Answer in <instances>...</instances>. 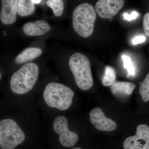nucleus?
<instances>
[{
    "label": "nucleus",
    "instance_id": "4468645a",
    "mask_svg": "<svg viewBox=\"0 0 149 149\" xmlns=\"http://www.w3.org/2000/svg\"><path fill=\"white\" fill-rule=\"evenodd\" d=\"M35 4L32 0H19L17 14L21 17H27L35 12Z\"/></svg>",
    "mask_w": 149,
    "mask_h": 149
},
{
    "label": "nucleus",
    "instance_id": "dca6fc26",
    "mask_svg": "<svg viewBox=\"0 0 149 149\" xmlns=\"http://www.w3.org/2000/svg\"><path fill=\"white\" fill-rule=\"evenodd\" d=\"M116 73L111 67L107 65L105 68L104 76L102 80V84L104 86H111L115 82Z\"/></svg>",
    "mask_w": 149,
    "mask_h": 149
},
{
    "label": "nucleus",
    "instance_id": "f8f14e48",
    "mask_svg": "<svg viewBox=\"0 0 149 149\" xmlns=\"http://www.w3.org/2000/svg\"><path fill=\"white\" fill-rule=\"evenodd\" d=\"M42 54V50L40 48H27L17 56L15 62L17 64H26L40 56Z\"/></svg>",
    "mask_w": 149,
    "mask_h": 149
},
{
    "label": "nucleus",
    "instance_id": "7ed1b4c3",
    "mask_svg": "<svg viewBox=\"0 0 149 149\" xmlns=\"http://www.w3.org/2000/svg\"><path fill=\"white\" fill-rule=\"evenodd\" d=\"M68 65L77 87L83 91L93 87V78L91 62L85 55L76 52L70 57Z\"/></svg>",
    "mask_w": 149,
    "mask_h": 149
},
{
    "label": "nucleus",
    "instance_id": "412c9836",
    "mask_svg": "<svg viewBox=\"0 0 149 149\" xmlns=\"http://www.w3.org/2000/svg\"><path fill=\"white\" fill-rule=\"evenodd\" d=\"M146 38L145 36H142V35L136 36L132 40V43L134 45H137L140 43L144 42L146 41Z\"/></svg>",
    "mask_w": 149,
    "mask_h": 149
},
{
    "label": "nucleus",
    "instance_id": "9b49d317",
    "mask_svg": "<svg viewBox=\"0 0 149 149\" xmlns=\"http://www.w3.org/2000/svg\"><path fill=\"white\" fill-rule=\"evenodd\" d=\"M51 29L49 24L45 20L42 19L26 22L22 27V31L24 34L29 37L45 35Z\"/></svg>",
    "mask_w": 149,
    "mask_h": 149
},
{
    "label": "nucleus",
    "instance_id": "1a4fd4ad",
    "mask_svg": "<svg viewBox=\"0 0 149 149\" xmlns=\"http://www.w3.org/2000/svg\"><path fill=\"white\" fill-rule=\"evenodd\" d=\"M90 120L95 128L101 131H113L117 127L114 120L108 118L100 108L96 107L90 112Z\"/></svg>",
    "mask_w": 149,
    "mask_h": 149
},
{
    "label": "nucleus",
    "instance_id": "a211bd4d",
    "mask_svg": "<svg viewBox=\"0 0 149 149\" xmlns=\"http://www.w3.org/2000/svg\"><path fill=\"white\" fill-rule=\"evenodd\" d=\"M122 58L123 62V66L128 71L127 77L134 76L136 74L135 67L132 64L130 58L125 55H123L122 56Z\"/></svg>",
    "mask_w": 149,
    "mask_h": 149
},
{
    "label": "nucleus",
    "instance_id": "6e6552de",
    "mask_svg": "<svg viewBox=\"0 0 149 149\" xmlns=\"http://www.w3.org/2000/svg\"><path fill=\"white\" fill-rule=\"evenodd\" d=\"M124 3L123 0H100L96 3L95 9L101 18H111L122 9Z\"/></svg>",
    "mask_w": 149,
    "mask_h": 149
},
{
    "label": "nucleus",
    "instance_id": "39448f33",
    "mask_svg": "<svg viewBox=\"0 0 149 149\" xmlns=\"http://www.w3.org/2000/svg\"><path fill=\"white\" fill-rule=\"evenodd\" d=\"M25 139V134L15 120L6 118L0 121L1 149H14Z\"/></svg>",
    "mask_w": 149,
    "mask_h": 149
},
{
    "label": "nucleus",
    "instance_id": "423d86ee",
    "mask_svg": "<svg viewBox=\"0 0 149 149\" xmlns=\"http://www.w3.org/2000/svg\"><path fill=\"white\" fill-rule=\"evenodd\" d=\"M53 128L59 135V141L63 146L71 148L77 143L79 139L78 135L68 129V121L65 116H58L54 120Z\"/></svg>",
    "mask_w": 149,
    "mask_h": 149
},
{
    "label": "nucleus",
    "instance_id": "2eb2a0df",
    "mask_svg": "<svg viewBox=\"0 0 149 149\" xmlns=\"http://www.w3.org/2000/svg\"><path fill=\"white\" fill-rule=\"evenodd\" d=\"M46 4L52 9L54 15L59 17L62 15L64 9V2L61 0H48L45 1Z\"/></svg>",
    "mask_w": 149,
    "mask_h": 149
},
{
    "label": "nucleus",
    "instance_id": "f03ea898",
    "mask_svg": "<svg viewBox=\"0 0 149 149\" xmlns=\"http://www.w3.org/2000/svg\"><path fill=\"white\" fill-rule=\"evenodd\" d=\"M74 95V92L69 87L56 82L48 84L43 93L44 100L48 106L60 111L69 108Z\"/></svg>",
    "mask_w": 149,
    "mask_h": 149
},
{
    "label": "nucleus",
    "instance_id": "ddd939ff",
    "mask_svg": "<svg viewBox=\"0 0 149 149\" xmlns=\"http://www.w3.org/2000/svg\"><path fill=\"white\" fill-rule=\"evenodd\" d=\"M136 88L134 83L130 82H115L111 86L112 93L118 96L130 95Z\"/></svg>",
    "mask_w": 149,
    "mask_h": 149
},
{
    "label": "nucleus",
    "instance_id": "aec40b11",
    "mask_svg": "<svg viewBox=\"0 0 149 149\" xmlns=\"http://www.w3.org/2000/svg\"><path fill=\"white\" fill-rule=\"evenodd\" d=\"M139 14L136 11H133L130 15L127 13H124L122 14L123 16V19H126L128 21H130L133 19H136L138 16H139Z\"/></svg>",
    "mask_w": 149,
    "mask_h": 149
},
{
    "label": "nucleus",
    "instance_id": "0eeeda50",
    "mask_svg": "<svg viewBox=\"0 0 149 149\" xmlns=\"http://www.w3.org/2000/svg\"><path fill=\"white\" fill-rule=\"evenodd\" d=\"M124 149H149V127L146 124L137 126L135 136L125 139Z\"/></svg>",
    "mask_w": 149,
    "mask_h": 149
},
{
    "label": "nucleus",
    "instance_id": "20e7f679",
    "mask_svg": "<svg viewBox=\"0 0 149 149\" xmlns=\"http://www.w3.org/2000/svg\"><path fill=\"white\" fill-rule=\"evenodd\" d=\"M97 18L95 9L88 3L77 6L72 13V26L75 32L83 38L93 34Z\"/></svg>",
    "mask_w": 149,
    "mask_h": 149
},
{
    "label": "nucleus",
    "instance_id": "f3484780",
    "mask_svg": "<svg viewBox=\"0 0 149 149\" xmlns=\"http://www.w3.org/2000/svg\"><path fill=\"white\" fill-rule=\"evenodd\" d=\"M139 92L144 102L149 101V72L141 83Z\"/></svg>",
    "mask_w": 149,
    "mask_h": 149
},
{
    "label": "nucleus",
    "instance_id": "4be33fe9",
    "mask_svg": "<svg viewBox=\"0 0 149 149\" xmlns=\"http://www.w3.org/2000/svg\"><path fill=\"white\" fill-rule=\"evenodd\" d=\"M32 1L35 4H37L40 3L41 2V1H41V0H32Z\"/></svg>",
    "mask_w": 149,
    "mask_h": 149
},
{
    "label": "nucleus",
    "instance_id": "6ab92c4d",
    "mask_svg": "<svg viewBox=\"0 0 149 149\" xmlns=\"http://www.w3.org/2000/svg\"><path fill=\"white\" fill-rule=\"evenodd\" d=\"M143 26L145 34L149 37V12L145 15L143 19Z\"/></svg>",
    "mask_w": 149,
    "mask_h": 149
},
{
    "label": "nucleus",
    "instance_id": "9d476101",
    "mask_svg": "<svg viewBox=\"0 0 149 149\" xmlns=\"http://www.w3.org/2000/svg\"><path fill=\"white\" fill-rule=\"evenodd\" d=\"M1 3V22L5 25L13 24L17 17L18 0H2Z\"/></svg>",
    "mask_w": 149,
    "mask_h": 149
},
{
    "label": "nucleus",
    "instance_id": "f257e3e1",
    "mask_svg": "<svg viewBox=\"0 0 149 149\" xmlns=\"http://www.w3.org/2000/svg\"><path fill=\"white\" fill-rule=\"evenodd\" d=\"M39 67L36 63L24 64L11 77V90L17 95H24L32 90L39 77Z\"/></svg>",
    "mask_w": 149,
    "mask_h": 149
},
{
    "label": "nucleus",
    "instance_id": "5701e85b",
    "mask_svg": "<svg viewBox=\"0 0 149 149\" xmlns=\"http://www.w3.org/2000/svg\"><path fill=\"white\" fill-rule=\"evenodd\" d=\"M72 149H83L81 148H79V147H75V148H73Z\"/></svg>",
    "mask_w": 149,
    "mask_h": 149
}]
</instances>
